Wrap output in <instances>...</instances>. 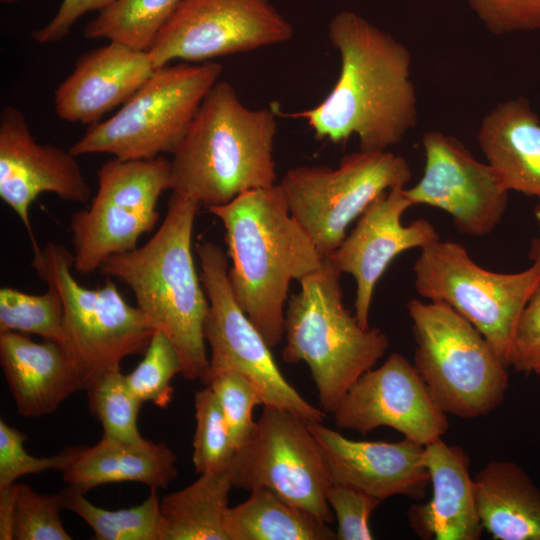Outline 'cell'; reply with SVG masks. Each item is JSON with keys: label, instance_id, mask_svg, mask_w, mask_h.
Returning a JSON list of instances; mask_svg holds the SVG:
<instances>
[{"label": "cell", "instance_id": "cell-30", "mask_svg": "<svg viewBox=\"0 0 540 540\" xmlns=\"http://www.w3.org/2000/svg\"><path fill=\"white\" fill-rule=\"evenodd\" d=\"M42 294H30L12 287L0 289V332L35 334L65 349L64 305L52 285Z\"/></svg>", "mask_w": 540, "mask_h": 540}, {"label": "cell", "instance_id": "cell-22", "mask_svg": "<svg viewBox=\"0 0 540 540\" xmlns=\"http://www.w3.org/2000/svg\"><path fill=\"white\" fill-rule=\"evenodd\" d=\"M0 364L18 413L40 417L53 413L74 392L82 390L66 350L50 340L0 332Z\"/></svg>", "mask_w": 540, "mask_h": 540}, {"label": "cell", "instance_id": "cell-35", "mask_svg": "<svg viewBox=\"0 0 540 540\" xmlns=\"http://www.w3.org/2000/svg\"><path fill=\"white\" fill-rule=\"evenodd\" d=\"M205 385L218 399L233 448L235 451L240 449L255 429L254 407L263 404L258 391L247 379L233 372L212 376Z\"/></svg>", "mask_w": 540, "mask_h": 540}, {"label": "cell", "instance_id": "cell-28", "mask_svg": "<svg viewBox=\"0 0 540 540\" xmlns=\"http://www.w3.org/2000/svg\"><path fill=\"white\" fill-rule=\"evenodd\" d=\"M64 509L78 515L93 530L96 540H161L162 516L157 489L140 504L107 510L92 504L70 486L61 490Z\"/></svg>", "mask_w": 540, "mask_h": 540}, {"label": "cell", "instance_id": "cell-10", "mask_svg": "<svg viewBox=\"0 0 540 540\" xmlns=\"http://www.w3.org/2000/svg\"><path fill=\"white\" fill-rule=\"evenodd\" d=\"M411 178V168L402 156L387 150H359L344 156L336 168H291L278 184L289 212L326 258L345 239L351 222L378 196L405 188Z\"/></svg>", "mask_w": 540, "mask_h": 540}, {"label": "cell", "instance_id": "cell-26", "mask_svg": "<svg viewBox=\"0 0 540 540\" xmlns=\"http://www.w3.org/2000/svg\"><path fill=\"white\" fill-rule=\"evenodd\" d=\"M229 507L224 520L228 540H334L328 523L266 487Z\"/></svg>", "mask_w": 540, "mask_h": 540}, {"label": "cell", "instance_id": "cell-5", "mask_svg": "<svg viewBox=\"0 0 540 540\" xmlns=\"http://www.w3.org/2000/svg\"><path fill=\"white\" fill-rule=\"evenodd\" d=\"M341 272L330 258L299 281L284 318L287 363L305 362L320 408L333 414L351 386L385 355L390 342L378 327L363 328L344 306Z\"/></svg>", "mask_w": 540, "mask_h": 540}, {"label": "cell", "instance_id": "cell-43", "mask_svg": "<svg viewBox=\"0 0 540 540\" xmlns=\"http://www.w3.org/2000/svg\"><path fill=\"white\" fill-rule=\"evenodd\" d=\"M533 372L540 377V363L535 366Z\"/></svg>", "mask_w": 540, "mask_h": 540}, {"label": "cell", "instance_id": "cell-16", "mask_svg": "<svg viewBox=\"0 0 540 540\" xmlns=\"http://www.w3.org/2000/svg\"><path fill=\"white\" fill-rule=\"evenodd\" d=\"M337 427L366 435L387 426L421 445L448 430L447 414L430 395L419 373L403 355L392 353L366 371L347 391L333 413Z\"/></svg>", "mask_w": 540, "mask_h": 540}, {"label": "cell", "instance_id": "cell-6", "mask_svg": "<svg viewBox=\"0 0 540 540\" xmlns=\"http://www.w3.org/2000/svg\"><path fill=\"white\" fill-rule=\"evenodd\" d=\"M415 340L413 365L446 413L463 419L488 415L504 401L508 366L486 338L442 301L407 303Z\"/></svg>", "mask_w": 540, "mask_h": 540}, {"label": "cell", "instance_id": "cell-41", "mask_svg": "<svg viewBox=\"0 0 540 540\" xmlns=\"http://www.w3.org/2000/svg\"><path fill=\"white\" fill-rule=\"evenodd\" d=\"M17 483L0 488V539L13 540Z\"/></svg>", "mask_w": 540, "mask_h": 540}, {"label": "cell", "instance_id": "cell-27", "mask_svg": "<svg viewBox=\"0 0 540 540\" xmlns=\"http://www.w3.org/2000/svg\"><path fill=\"white\" fill-rule=\"evenodd\" d=\"M233 485L226 471L200 474L160 501L161 540H228L224 528Z\"/></svg>", "mask_w": 540, "mask_h": 540}, {"label": "cell", "instance_id": "cell-33", "mask_svg": "<svg viewBox=\"0 0 540 540\" xmlns=\"http://www.w3.org/2000/svg\"><path fill=\"white\" fill-rule=\"evenodd\" d=\"M178 373L181 374V364L175 347L165 334L156 331L144 358L125 375V379L142 403L152 402L164 409L172 401L174 388L171 381Z\"/></svg>", "mask_w": 540, "mask_h": 540}, {"label": "cell", "instance_id": "cell-39", "mask_svg": "<svg viewBox=\"0 0 540 540\" xmlns=\"http://www.w3.org/2000/svg\"><path fill=\"white\" fill-rule=\"evenodd\" d=\"M540 363V284L524 307L514 335L509 367L533 372Z\"/></svg>", "mask_w": 540, "mask_h": 540}, {"label": "cell", "instance_id": "cell-14", "mask_svg": "<svg viewBox=\"0 0 540 540\" xmlns=\"http://www.w3.org/2000/svg\"><path fill=\"white\" fill-rule=\"evenodd\" d=\"M293 35L269 0H181L146 51L157 69L281 44Z\"/></svg>", "mask_w": 540, "mask_h": 540}, {"label": "cell", "instance_id": "cell-37", "mask_svg": "<svg viewBox=\"0 0 540 540\" xmlns=\"http://www.w3.org/2000/svg\"><path fill=\"white\" fill-rule=\"evenodd\" d=\"M327 501L337 518V539H373L369 518L381 500L349 486L332 484Z\"/></svg>", "mask_w": 540, "mask_h": 540}, {"label": "cell", "instance_id": "cell-25", "mask_svg": "<svg viewBox=\"0 0 540 540\" xmlns=\"http://www.w3.org/2000/svg\"><path fill=\"white\" fill-rule=\"evenodd\" d=\"M477 510L495 540H540V490L516 463L488 462L474 478Z\"/></svg>", "mask_w": 540, "mask_h": 540}, {"label": "cell", "instance_id": "cell-13", "mask_svg": "<svg viewBox=\"0 0 540 540\" xmlns=\"http://www.w3.org/2000/svg\"><path fill=\"white\" fill-rule=\"evenodd\" d=\"M226 473L238 489L266 487L328 524L332 480L324 455L300 416L264 406L249 440L235 451Z\"/></svg>", "mask_w": 540, "mask_h": 540}, {"label": "cell", "instance_id": "cell-38", "mask_svg": "<svg viewBox=\"0 0 540 540\" xmlns=\"http://www.w3.org/2000/svg\"><path fill=\"white\" fill-rule=\"evenodd\" d=\"M495 35L540 29V0H467Z\"/></svg>", "mask_w": 540, "mask_h": 540}, {"label": "cell", "instance_id": "cell-18", "mask_svg": "<svg viewBox=\"0 0 540 540\" xmlns=\"http://www.w3.org/2000/svg\"><path fill=\"white\" fill-rule=\"evenodd\" d=\"M412 206L404 188L384 192L364 210L351 233L328 257L341 273L350 274L355 280V316L363 328L369 327L377 282L393 259L404 251L422 249L440 239L428 220L402 223L404 212Z\"/></svg>", "mask_w": 540, "mask_h": 540}, {"label": "cell", "instance_id": "cell-17", "mask_svg": "<svg viewBox=\"0 0 540 540\" xmlns=\"http://www.w3.org/2000/svg\"><path fill=\"white\" fill-rule=\"evenodd\" d=\"M44 192L73 202H86L91 196L76 156L36 142L24 114L15 107H5L0 114V197L23 223L32 249L39 245L29 209Z\"/></svg>", "mask_w": 540, "mask_h": 540}, {"label": "cell", "instance_id": "cell-12", "mask_svg": "<svg viewBox=\"0 0 540 540\" xmlns=\"http://www.w3.org/2000/svg\"><path fill=\"white\" fill-rule=\"evenodd\" d=\"M98 189L86 210L70 218L73 269L90 274L110 256L137 248L160 217L158 200L171 190V161L158 156L144 160L104 162L97 172Z\"/></svg>", "mask_w": 540, "mask_h": 540}, {"label": "cell", "instance_id": "cell-4", "mask_svg": "<svg viewBox=\"0 0 540 540\" xmlns=\"http://www.w3.org/2000/svg\"><path fill=\"white\" fill-rule=\"evenodd\" d=\"M275 113L251 109L218 80L196 111L171 160V190L207 208L276 184Z\"/></svg>", "mask_w": 540, "mask_h": 540}, {"label": "cell", "instance_id": "cell-42", "mask_svg": "<svg viewBox=\"0 0 540 540\" xmlns=\"http://www.w3.org/2000/svg\"><path fill=\"white\" fill-rule=\"evenodd\" d=\"M535 217L540 229V199H538V203L535 207ZM529 257L531 260L534 259H540V237L534 239L531 245V249L529 251Z\"/></svg>", "mask_w": 540, "mask_h": 540}, {"label": "cell", "instance_id": "cell-21", "mask_svg": "<svg viewBox=\"0 0 540 540\" xmlns=\"http://www.w3.org/2000/svg\"><path fill=\"white\" fill-rule=\"evenodd\" d=\"M424 462L430 475L432 497L410 506L411 529L423 540H479L483 527L477 510L470 458L442 438L424 445Z\"/></svg>", "mask_w": 540, "mask_h": 540}, {"label": "cell", "instance_id": "cell-3", "mask_svg": "<svg viewBox=\"0 0 540 540\" xmlns=\"http://www.w3.org/2000/svg\"><path fill=\"white\" fill-rule=\"evenodd\" d=\"M200 204L173 193L156 233L143 246L107 258L101 272L129 287L136 306L175 347L181 374L205 383L209 371L204 322L209 302L192 255Z\"/></svg>", "mask_w": 540, "mask_h": 540}, {"label": "cell", "instance_id": "cell-1", "mask_svg": "<svg viewBox=\"0 0 540 540\" xmlns=\"http://www.w3.org/2000/svg\"><path fill=\"white\" fill-rule=\"evenodd\" d=\"M328 37L340 55L338 79L321 103L290 117L305 120L318 140L340 143L356 135L359 150L386 151L418 120L410 51L352 11L331 19Z\"/></svg>", "mask_w": 540, "mask_h": 540}, {"label": "cell", "instance_id": "cell-32", "mask_svg": "<svg viewBox=\"0 0 540 540\" xmlns=\"http://www.w3.org/2000/svg\"><path fill=\"white\" fill-rule=\"evenodd\" d=\"M194 406V468L199 474L226 471L235 449L231 444L221 406L209 386L195 393Z\"/></svg>", "mask_w": 540, "mask_h": 540}, {"label": "cell", "instance_id": "cell-2", "mask_svg": "<svg viewBox=\"0 0 540 540\" xmlns=\"http://www.w3.org/2000/svg\"><path fill=\"white\" fill-rule=\"evenodd\" d=\"M207 209L225 228L233 296L272 348L284 336L291 281L318 270L324 258L289 212L277 183Z\"/></svg>", "mask_w": 540, "mask_h": 540}, {"label": "cell", "instance_id": "cell-24", "mask_svg": "<svg viewBox=\"0 0 540 540\" xmlns=\"http://www.w3.org/2000/svg\"><path fill=\"white\" fill-rule=\"evenodd\" d=\"M176 461V454L163 441L131 442L103 435L94 446H84L62 473L68 486L84 494L118 482H138L158 490L177 478Z\"/></svg>", "mask_w": 540, "mask_h": 540}, {"label": "cell", "instance_id": "cell-31", "mask_svg": "<svg viewBox=\"0 0 540 540\" xmlns=\"http://www.w3.org/2000/svg\"><path fill=\"white\" fill-rule=\"evenodd\" d=\"M89 409L102 424L105 436L141 441L137 418L142 402L129 388L120 369L109 371L86 388Z\"/></svg>", "mask_w": 540, "mask_h": 540}, {"label": "cell", "instance_id": "cell-11", "mask_svg": "<svg viewBox=\"0 0 540 540\" xmlns=\"http://www.w3.org/2000/svg\"><path fill=\"white\" fill-rule=\"evenodd\" d=\"M196 252L209 302L203 328L211 350L205 383L221 373H237L258 391L263 406L288 410L307 422H323L327 413L310 404L285 379L271 347L236 302L228 278L227 254L207 239L197 242Z\"/></svg>", "mask_w": 540, "mask_h": 540}, {"label": "cell", "instance_id": "cell-44", "mask_svg": "<svg viewBox=\"0 0 540 540\" xmlns=\"http://www.w3.org/2000/svg\"><path fill=\"white\" fill-rule=\"evenodd\" d=\"M0 1H1L3 4L9 5V4H13V3H15V2H17V1H19V0H0Z\"/></svg>", "mask_w": 540, "mask_h": 540}, {"label": "cell", "instance_id": "cell-34", "mask_svg": "<svg viewBox=\"0 0 540 540\" xmlns=\"http://www.w3.org/2000/svg\"><path fill=\"white\" fill-rule=\"evenodd\" d=\"M62 509L60 493L41 494L17 483L13 540H71L62 524Z\"/></svg>", "mask_w": 540, "mask_h": 540}, {"label": "cell", "instance_id": "cell-40", "mask_svg": "<svg viewBox=\"0 0 540 540\" xmlns=\"http://www.w3.org/2000/svg\"><path fill=\"white\" fill-rule=\"evenodd\" d=\"M115 0H63L53 18L33 31L32 37L39 44L55 43L64 39L73 25L85 14L102 11Z\"/></svg>", "mask_w": 540, "mask_h": 540}, {"label": "cell", "instance_id": "cell-19", "mask_svg": "<svg viewBox=\"0 0 540 540\" xmlns=\"http://www.w3.org/2000/svg\"><path fill=\"white\" fill-rule=\"evenodd\" d=\"M326 460L333 484L361 490L383 501L403 495L422 499L430 486L424 446L404 438L398 442L346 438L323 422H308Z\"/></svg>", "mask_w": 540, "mask_h": 540}, {"label": "cell", "instance_id": "cell-7", "mask_svg": "<svg viewBox=\"0 0 540 540\" xmlns=\"http://www.w3.org/2000/svg\"><path fill=\"white\" fill-rule=\"evenodd\" d=\"M73 264V252L63 244L48 242L33 250L36 274L62 297L65 350L86 390L103 374L120 369L124 358L144 354L157 330L110 277L100 287L86 288L74 278Z\"/></svg>", "mask_w": 540, "mask_h": 540}, {"label": "cell", "instance_id": "cell-15", "mask_svg": "<svg viewBox=\"0 0 540 540\" xmlns=\"http://www.w3.org/2000/svg\"><path fill=\"white\" fill-rule=\"evenodd\" d=\"M425 166L421 179L404 193L413 206L447 212L462 234L483 237L501 223L508 193L493 168L477 160L457 138L440 131L422 137Z\"/></svg>", "mask_w": 540, "mask_h": 540}, {"label": "cell", "instance_id": "cell-20", "mask_svg": "<svg viewBox=\"0 0 540 540\" xmlns=\"http://www.w3.org/2000/svg\"><path fill=\"white\" fill-rule=\"evenodd\" d=\"M155 71L147 51L109 41L82 54L54 93L55 111L66 122L94 124L127 102Z\"/></svg>", "mask_w": 540, "mask_h": 540}, {"label": "cell", "instance_id": "cell-36", "mask_svg": "<svg viewBox=\"0 0 540 540\" xmlns=\"http://www.w3.org/2000/svg\"><path fill=\"white\" fill-rule=\"evenodd\" d=\"M26 436L0 419V488L16 483L24 475L38 474L55 469L65 471L78 457L84 446L69 447L50 457L29 454L24 442Z\"/></svg>", "mask_w": 540, "mask_h": 540}, {"label": "cell", "instance_id": "cell-9", "mask_svg": "<svg viewBox=\"0 0 540 540\" xmlns=\"http://www.w3.org/2000/svg\"><path fill=\"white\" fill-rule=\"evenodd\" d=\"M519 272L478 265L464 246L440 239L420 249L412 272L417 293L442 301L468 320L509 367L520 315L540 284V259Z\"/></svg>", "mask_w": 540, "mask_h": 540}, {"label": "cell", "instance_id": "cell-29", "mask_svg": "<svg viewBox=\"0 0 540 540\" xmlns=\"http://www.w3.org/2000/svg\"><path fill=\"white\" fill-rule=\"evenodd\" d=\"M181 0H115L88 22L89 39H106L146 51Z\"/></svg>", "mask_w": 540, "mask_h": 540}, {"label": "cell", "instance_id": "cell-8", "mask_svg": "<svg viewBox=\"0 0 540 540\" xmlns=\"http://www.w3.org/2000/svg\"><path fill=\"white\" fill-rule=\"evenodd\" d=\"M222 70L214 61L155 69L112 117L89 125L69 151L76 157L106 153L121 160L173 154Z\"/></svg>", "mask_w": 540, "mask_h": 540}, {"label": "cell", "instance_id": "cell-23", "mask_svg": "<svg viewBox=\"0 0 540 540\" xmlns=\"http://www.w3.org/2000/svg\"><path fill=\"white\" fill-rule=\"evenodd\" d=\"M477 142L507 191L540 199V118L527 99L492 108L482 119Z\"/></svg>", "mask_w": 540, "mask_h": 540}]
</instances>
